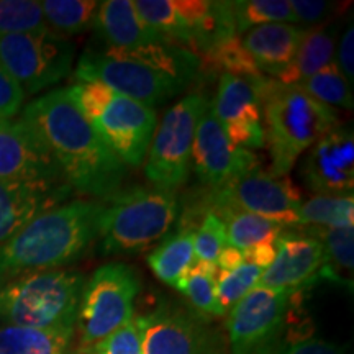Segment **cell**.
<instances>
[{"mask_svg":"<svg viewBox=\"0 0 354 354\" xmlns=\"http://www.w3.org/2000/svg\"><path fill=\"white\" fill-rule=\"evenodd\" d=\"M21 120L48 146L73 194L107 201L122 190L127 166L79 110L68 88L30 102Z\"/></svg>","mask_w":354,"mask_h":354,"instance_id":"1","label":"cell"},{"mask_svg":"<svg viewBox=\"0 0 354 354\" xmlns=\"http://www.w3.org/2000/svg\"><path fill=\"white\" fill-rule=\"evenodd\" d=\"M104 209L105 201H73L35 216L0 248V282L81 259L99 238Z\"/></svg>","mask_w":354,"mask_h":354,"instance_id":"2","label":"cell"},{"mask_svg":"<svg viewBox=\"0 0 354 354\" xmlns=\"http://www.w3.org/2000/svg\"><path fill=\"white\" fill-rule=\"evenodd\" d=\"M266 123L264 145L271 151V174L284 177L300 154L339 125L335 109L310 97L297 86L261 77L254 81Z\"/></svg>","mask_w":354,"mask_h":354,"instance_id":"3","label":"cell"},{"mask_svg":"<svg viewBox=\"0 0 354 354\" xmlns=\"http://www.w3.org/2000/svg\"><path fill=\"white\" fill-rule=\"evenodd\" d=\"M86 277L46 269L0 282V322L28 328H74Z\"/></svg>","mask_w":354,"mask_h":354,"instance_id":"4","label":"cell"},{"mask_svg":"<svg viewBox=\"0 0 354 354\" xmlns=\"http://www.w3.org/2000/svg\"><path fill=\"white\" fill-rule=\"evenodd\" d=\"M176 192L156 187L118 190L105 201L99 225L100 251L128 254L146 250L161 240L179 216Z\"/></svg>","mask_w":354,"mask_h":354,"instance_id":"5","label":"cell"},{"mask_svg":"<svg viewBox=\"0 0 354 354\" xmlns=\"http://www.w3.org/2000/svg\"><path fill=\"white\" fill-rule=\"evenodd\" d=\"M141 281L135 268L125 263L100 266L86 281L77 312L79 348L92 346L135 317V300Z\"/></svg>","mask_w":354,"mask_h":354,"instance_id":"6","label":"cell"},{"mask_svg":"<svg viewBox=\"0 0 354 354\" xmlns=\"http://www.w3.org/2000/svg\"><path fill=\"white\" fill-rule=\"evenodd\" d=\"M205 105V97L189 94L165 113L146 154L145 176L151 187L176 192L185 184L192 161L194 136Z\"/></svg>","mask_w":354,"mask_h":354,"instance_id":"7","label":"cell"},{"mask_svg":"<svg viewBox=\"0 0 354 354\" xmlns=\"http://www.w3.org/2000/svg\"><path fill=\"white\" fill-rule=\"evenodd\" d=\"M74 55V43L48 28L0 37V64L25 95L38 94L69 76Z\"/></svg>","mask_w":354,"mask_h":354,"instance_id":"8","label":"cell"},{"mask_svg":"<svg viewBox=\"0 0 354 354\" xmlns=\"http://www.w3.org/2000/svg\"><path fill=\"white\" fill-rule=\"evenodd\" d=\"M299 290L258 286L228 310L232 354H277L284 346L290 307Z\"/></svg>","mask_w":354,"mask_h":354,"instance_id":"9","label":"cell"},{"mask_svg":"<svg viewBox=\"0 0 354 354\" xmlns=\"http://www.w3.org/2000/svg\"><path fill=\"white\" fill-rule=\"evenodd\" d=\"M74 77L77 82H100L117 94L130 97L153 109L187 87L140 61L94 50L84 53L74 71Z\"/></svg>","mask_w":354,"mask_h":354,"instance_id":"10","label":"cell"},{"mask_svg":"<svg viewBox=\"0 0 354 354\" xmlns=\"http://www.w3.org/2000/svg\"><path fill=\"white\" fill-rule=\"evenodd\" d=\"M0 183L26 185L64 197L73 194L48 146L21 118L0 127Z\"/></svg>","mask_w":354,"mask_h":354,"instance_id":"11","label":"cell"},{"mask_svg":"<svg viewBox=\"0 0 354 354\" xmlns=\"http://www.w3.org/2000/svg\"><path fill=\"white\" fill-rule=\"evenodd\" d=\"M212 202L214 210H241L284 227H299L302 196L289 176L277 177L256 167L215 189Z\"/></svg>","mask_w":354,"mask_h":354,"instance_id":"12","label":"cell"},{"mask_svg":"<svg viewBox=\"0 0 354 354\" xmlns=\"http://www.w3.org/2000/svg\"><path fill=\"white\" fill-rule=\"evenodd\" d=\"M91 123L123 165L140 167L158 127V115L149 105L115 92Z\"/></svg>","mask_w":354,"mask_h":354,"instance_id":"13","label":"cell"},{"mask_svg":"<svg viewBox=\"0 0 354 354\" xmlns=\"http://www.w3.org/2000/svg\"><path fill=\"white\" fill-rule=\"evenodd\" d=\"M192 162L198 180L214 190L234 177L259 167L258 156L253 151L232 145L221 123L212 112L209 102L197 123Z\"/></svg>","mask_w":354,"mask_h":354,"instance_id":"14","label":"cell"},{"mask_svg":"<svg viewBox=\"0 0 354 354\" xmlns=\"http://www.w3.org/2000/svg\"><path fill=\"white\" fill-rule=\"evenodd\" d=\"M305 187L317 196H353V128L338 125L310 148L300 167Z\"/></svg>","mask_w":354,"mask_h":354,"instance_id":"15","label":"cell"},{"mask_svg":"<svg viewBox=\"0 0 354 354\" xmlns=\"http://www.w3.org/2000/svg\"><path fill=\"white\" fill-rule=\"evenodd\" d=\"M276 258L264 269L259 284L271 289L299 290L320 279L325 266V251L315 236L304 230L282 232L274 241Z\"/></svg>","mask_w":354,"mask_h":354,"instance_id":"16","label":"cell"},{"mask_svg":"<svg viewBox=\"0 0 354 354\" xmlns=\"http://www.w3.org/2000/svg\"><path fill=\"white\" fill-rule=\"evenodd\" d=\"M140 322L143 354H207L202 322L183 307L165 302Z\"/></svg>","mask_w":354,"mask_h":354,"instance_id":"17","label":"cell"},{"mask_svg":"<svg viewBox=\"0 0 354 354\" xmlns=\"http://www.w3.org/2000/svg\"><path fill=\"white\" fill-rule=\"evenodd\" d=\"M174 2L177 12L190 30V46L202 56L207 55L215 44L238 35L233 2H210V0H174Z\"/></svg>","mask_w":354,"mask_h":354,"instance_id":"18","label":"cell"},{"mask_svg":"<svg viewBox=\"0 0 354 354\" xmlns=\"http://www.w3.org/2000/svg\"><path fill=\"white\" fill-rule=\"evenodd\" d=\"M304 32L294 24H268L248 30L241 41L261 73L277 76L297 55Z\"/></svg>","mask_w":354,"mask_h":354,"instance_id":"19","label":"cell"},{"mask_svg":"<svg viewBox=\"0 0 354 354\" xmlns=\"http://www.w3.org/2000/svg\"><path fill=\"white\" fill-rule=\"evenodd\" d=\"M94 26L99 30L107 48L135 50L153 43H169L165 37L143 24L131 0L100 2Z\"/></svg>","mask_w":354,"mask_h":354,"instance_id":"20","label":"cell"},{"mask_svg":"<svg viewBox=\"0 0 354 354\" xmlns=\"http://www.w3.org/2000/svg\"><path fill=\"white\" fill-rule=\"evenodd\" d=\"M64 198L68 197L46 190L0 183V248L6 246L35 216L55 209Z\"/></svg>","mask_w":354,"mask_h":354,"instance_id":"21","label":"cell"},{"mask_svg":"<svg viewBox=\"0 0 354 354\" xmlns=\"http://www.w3.org/2000/svg\"><path fill=\"white\" fill-rule=\"evenodd\" d=\"M338 26L325 24L304 32L302 41L292 63L277 74V81L284 86H297L305 79L333 63Z\"/></svg>","mask_w":354,"mask_h":354,"instance_id":"22","label":"cell"},{"mask_svg":"<svg viewBox=\"0 0 354 354\" xmlns=\"http://www.w3.org/2000/svg\"><path fill=\"white\" fill-rule=\"evenodd\" d=\"M210 105L212 112L223 128L236 123L263 120L261 102L253 79L221 74L218 92Z\"/></svg>","mask_w":354,"mask_h":354,"instance_id":"23","label":"cell"},{"mask_svg":"<svg viewBox=\"0 0 354 354\" xmlns=\"http://www.w3.org/2000/svg\"><path fill=\"white\" fill-rule=\"evenodd\" d=\"M74 328L0 326V354H69Z\"/></svg>","mask_w":354,"mask_h":354,"instance_id":"24","label":"cell"},{"mask_svg":"<svg viewBox=\"0 0 354 354\" xmlns=\"http://www.w3.org/2000/svg\"><path fill=\"white\" fill-rule=\"evenodd\" d=\"M322 243L325 251V266L320 277L338 282L344 287H353L354 268V230L353 228H320L305 230Z\"/></svg>","mask_w":354,"mask_h":354,"instance_id":"25","label":"cell"},{"mask_svg":"<svg viewBox=\"0 0 354 354\" xmlns=\"http://www.w3.org/2000/svg\"><path fill=\"white\" fill-rule=\"evenodd\" d=\"M194 234L196 230L192 227L183 228L180 232L167 236L162 245L151 251V254L148 256V264L159 281L176 287L177 282L190 271L196 263Z\"/></svg>","mask_w":354,"mask_h":354,"instance_id":"26","label":"cell"},{"mask_svg":"<svg viewBox=\"0 0 354 354\" xmlns=\"http://www.w3.org/2000/svg\"><path fill=\"white\" fill-rule=\"evenodd\" d=\"M212 212H215L223 220L230 246L238 248L241 251L250 250L259 243H274L286 228L284 225L277 223V221L248 214V212L232 209H218Z\"/></svg>","mask_w":354,"mask_h":354,"instance_id":"27","label":"cell"},{"mask_svg":"<svg viewBox=\"0 0 354 354\" xmlns=\"http://www.w3.org/2000/svg\"><path fill=\"white\" fill-rule=\"evenodd\" d=\"M46 28L57 37H73L94 26L100 2L95 0H44L39 2Z\"/></svg>","mask_w":354,"mask_h":354,"instance_id":"28","label":"cell"},{"mask_svg":"<svg viewBox=\"0 0 354 354\" xmlns=\"http://www.w3.org/2000/svg\"><path fill=\"white\" fill-rule=\"evenodd\" d=\"M216 274L218 268L212 263L196 261L190 271L177 282L176 289L183 292L190 305L201 315L223 317L225 312L216 299Z\"/></svg>","mask_w":354,"mask_h":354,"instance_id":"29","label":"cell"},{"mask_svg":"<svg viewBox=\"0 0 354 354\" xmlns=\"http://www.w3.org/2000/svg\"><path fill=\"white\" fill-rule=\"evenodd\" d=\"M353 196H315L300 205L299 227L353 228Z\"/></svg>","mask_w":354,"mask_h":354,"instance_id":"30","label":"cell"},{"mask_svg":"<svg viewBox=\"0 0 354 354\" xmlns=\"http://www.w3.org/2000/svg\"><path fill=\"white\" fill-rule=\"evenodd\" d=\"M133 7L143 24L165 37L167 41L190 46V30L177 12L174 0H135Z\"/></svg>","mask_w":354,"mask_h":354,"instance_id":"31","label":"cell"},{"mask_svg":"<svg viewBox=\"0 0 354 354\" xmlns=\"http://www.w3.org/2000/svg\"><path fill=\"white\" fill-rule=\"evenodd\" d=\"M297 87L331 109L342 107L353 110V87L349 86L346 79L343 77V74L339 73L335 61L318 71L313 76L297 84Z\"/></svg>","mask_w":354,"mask_h":354,"instance_id":"32","label":"cell"},{"mask_svg":"<svg viewBox=\"0 0 354 354\" xmlns=\"http://www.w3.org/2000/svg\"><path fill=\"white\" fill-rule=\"evenodd\" d=\"M203 63L212 71H223V74H233L253 81L263 77L258 64L243 46L240 35L215 44L207 55H203Z\"/></svg>","mask_w":354,"mask_h":354,"instance_id":"33","label":"cell"},{"mask_svg":"<svg viewBox=\"0 0 354 354\" xmlns=\"http://www.w3.org/2000/svg\"><path fill=\"white\" fill-rule=\"evenodd\" d=\"M236 33L268 24H295L289 0H240L233 2Z\"/></svg>","mask_w":354,"mask_h":354,"instance_id":"34","label":"cell"},{"mask_svg":"<svg viewBox=\"0 0 354 354\" xmlns=\"http://www.w3.org/2000/svg\"><path fill=\"white\" fill-rule=\"evenodd\" d=\"M263 276V269L258 266L245 263L234 271L216 274V299L225 313L233 308L248 292L258 287L259 279Z\"/></svg>","mask_w":354,"mask_h":354,"instance_id":"35","label":"cell"},{"mask_svg":"<svg viewBox=\"0 0 354 354\" xmlns=\"http://www.w3.org/2000/svg\"><path fill=\"white\" fill-rule=\"evenodd\" d=\"M46 28L39 2L35 0H0V37L32 33Z\"/></svg>","mask_w":354,"mask_h":354,"instance_id":"36","label":"cell"},{"mask_svg":"<svg viewBox=\"0 0 354 354\" xmlns=\"http://www.w3.org/2000/svg\"><path fill=\"white\" fill-rule=\"evenodd\" d=\"M225 246H228L227 228L223 220L210 210L194 234V256L198 263L216 264Z\"/></svg>","mask_w":354,"mask_h":354,"instance_id":"37","label":"cell"},{"mask_svg":"<svg viewBox=\"0 0 354 354\" xmlns=\"http://www.w3.org/2000/svg\"><path fill=\"white\" fill-rule=\"evenodd\" d=\"M87 353L143 354V328H141L140 317H133L130 322L94 344Z\"/></svg>","mask_w":354,"mask_h":354,"instance_id":"38","label":"cell"},{"mask_svg":"<svg viewBox=\"0 0 354 354\" xmlns=\"http://www.w3.org/2000/svg\"><path fill=\"white\" fill-rule=\"evenodd\" d=\"M290 8L294 13L295 24L313 26L325 25L336 13L346 10L348 3L325 2V0H290Z\"/></svg>","mask_w":354,"mask_h":354,"instance_id":"39","label":"cell"},{"mask_svg":"<svg viewBox=\"0 0 354 354\" xmlns=\"http://www.w3.org/2000/svg\"><path fill=\"white\" fill-rule=\"evenodd\" d=\"M25 94L10 74L0 64V118L10 122L24 105Z\"/></svg>","mask_w":354,"mask_h":354,"instance_id":"40","label":"cell"},{"mask_svg":"<svg viewBox=\"0 0 354 354\" xmlns=\"http://www.w3.org/2000/svg\"><path fill=\"white\" fill-rule=\"evenodd\" d=\"M277 354H348L346 348L339 344L315 338V336H304L286 342Z\"/></svg>","mask_w":354,"mask_h":354,"instance_id":"41","label":"cell"},{"mask_svg":"<svg viewBox=\"0 0 354 354\" xmlns=\"http://www.w3.org/2000/svg\"><path fill=\"white\" fill-rule=\"evenodd\" d=\"M228 140L236 148H263L264 146V127L261 122L236 123L223 128Z\"/></svg>","mask_w":354,"mask_h":354,"instance_id":"42","label":"cell"},{"mask_svg":"<svg viewBox=\"0 0 354 354\" xmlns=\"http://www.w3.org/2000/svg\"><path fill=\"white\" fill-rule=\"evenodd\" d=\"M338 46V59L335 61L339 73L346 79L349 86L354 82V28L353 21H349L346 30L342 35V39L336 44Z\"/></svg>","mask_w":354,"mask_h":354,"instance_id":"43","label":"cell"},{"mask_svg":"<svg viewBox=\"0 0 354 354\" xmlns=\"http://www.w3.org/2000/svg\"><path fill=\"white\" fill-rule=\"evenodd\" d=\"M243 254H245V263L258 266L264 271L276 258V248H274V243H259V245L243 251Z\"/></svg>","mask_w":354,"mask_h":354,"instance_id":"44","label":"cell"},{"mask_svg":"<svg viewBox=\"0 0 354 354\" xmlns=\"http://www.w3.org/2000/svg\"><path fill=\"white\" fill-rule=\"evenodd\" d=\"M243 264H245V254H243V251L230 245L225 246V250L221 251L218 259H216V268H218V271L225 272L234 271V269H238Z\"/></svg>","mask_w":354,"mask_h":354,"instance_id":"45","label":"cell"},{"mask_svg":"<svg viewBox=\"0 0 354 354\" xmlns=\"http://www.w3.org/2000/svg\"><path fill=\"white\" fill-rule=\"evenodd\" d=\"M6 122H7V120H3V118H0V127H2Z\"/></svg>","mask_w":354,"mask_h":354,"instance_id":"46","label":"cell"},{"mask_svg":"<svg viewBox=\"0 0 354 354\" xmlns=\"http://www.w3.org/2000/svg\"><path fill=\"white\" fill-rule=\"evenodd\" d=\"M84 354H95V353H84Z\"/></svg>","mask_w":354,"mask_h":354,"instance_id":"47","label":"cell"}]
</instances>
